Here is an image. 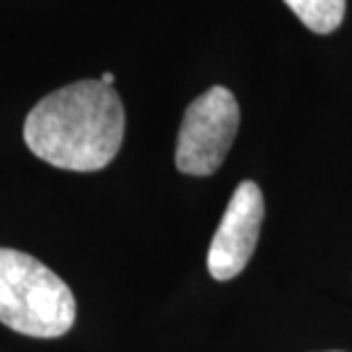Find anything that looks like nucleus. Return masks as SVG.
<instances>
[{
    "mask_svg": "<svg viewBox=\"0 0 352 352\" xmlns=\"http://www.w3.org/2000/svg\"><path fill=\"white\" fill-rule=\"evenodd\" d=\"M101 82H105V85H110V87H112V82H115V76H112V74H103Z\"/></svg>",
    "mask_w": 352,
    "mask_h": 352,
    "instance_id": "6",
    "label": "nucleus"
},
{
    "mask_svg": "<svg viewBox=\"0 0 352 352\" xmlns=\"http://www.w3.org/2000/svg\"><path fill=\"white\" fill-rule=\"evenodd\" d=\"M263 192L254 181L238 183L208 248V272L217 281L238 277L256 250L263 222Z\"/></svg>",
    "mask_w": 352,
    "mask_h": 352,
    "instance_id": "4",
    "label": "nucleus"
},
{
    "mask_svg": "<svg viewBox=\"0 0 352 352\" xmlns=\"http://www.w3.org/2000/svg\"><path fill=\"white\" fill-rule=\"evenodd\" d=\"M0 322L32 339H60L76 322L74 291L39 258L0 248Z\"/></svg>",
    "mask_w": 352,
    "mask_h": 352,
    "instance_id": "2",
    "label": "nucleus"
},
{
    "mask_svg": "<svg viewBox=\"0 0 352 352\" xmlns=\"http://www.w3.org/2000/svg\"><path fill=\"white\" fill-rule=\"evenodd\" d=\"M241 126V108L227 87H210L188 105L176 140V170L210 176L220 170Z\"/></svg>",
    "mask_w": 352,
    "mask_h": 352,
    "instance_id": "3",
    "label": "nucleus"
},
{
    "mask_svg": "<svg viewBox=\"0 0 352 352\" xmlns=\"http://www.w3.org/2000/svg\"><path fill=\"white\" fill-rule=\"evenodd\" d=\"M332 352H341V350H332Z\"/></svg>",
    "mask_w": 352,
    "mask_h": 352,
    "instance_id": "7",
    "label": "nucleus"
},
{
    "mask_svg": "<svg viewBox=\"0 0 352 352\" xmlns=\"http://www.w3.org/2000/svg\"><path fill=\"white\" fill-rule=\"evenodd\" d=\"M124 103L101 80L55 89L28 112L23 140L44 163L69 172H98L122 149Z\"/></svg>",
    "mask_w": 352,
    "mask_h": 352,
    "instance_id": "1",
    "label": "nucleus"
},
{
    "mask_svg": "<svg viewBox=\"0 0 352 352\" xmlns=\"http://www.w3.org/2000/svg\"><path fill=\"white\" fill-rule=\"evenodd\" d=\"M284 3L316 34L334 32L346 16V0H284Z\"/></svg>",
    "mask_w": 352,
    "mask_h": 352,
    "instance_id": "5",
    "label": "nucleus"
}]
</instances>
